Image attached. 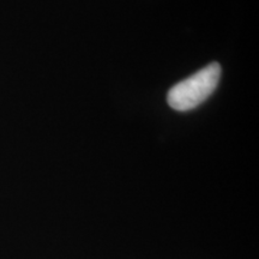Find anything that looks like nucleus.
Segmentation results:
<instances>
[{"label":"nucleus","mask_w":259,"mask_h":259,"mask_svg":"<svg viewBox=\"0 0 259 259\" xmlns=\"http://www.w3.org/2000/svg\"><path fill=\"white\" fill-rule=\"evenodd\" d=\"M220 77L221 66L219 63H211L170 88L167 94L168 105L179 112L196 108L215 92Z\"/></svg>","instance_id":"f257e3e1"}]
</instances>
